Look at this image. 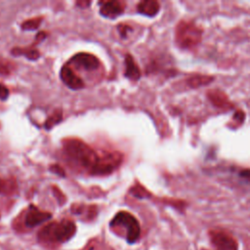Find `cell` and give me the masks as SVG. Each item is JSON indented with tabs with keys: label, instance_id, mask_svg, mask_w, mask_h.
Instances as JSON below:
<instances>
[{
	"label": "cell",
	"instance_id": "e0dca14e",
	"mask_svg": "<svg viewBox=\"0 0 250 250\" xmlns=\"http://www.w3.org/2000/svg\"><path fill=\"white\" fill-rule=\"evenodd\" d=\"M131 192L137 196V197H146V189L143 188V187H134L132 189H131Z\"/></svg>",
	"mask_w": 250,
	"mask_h": 250
},
{
	"label": "cell",
	"instance_id": "2e32d148",
	"mask_svg": "<svg viewBox=\"0 0 250 250\" xmlns=\"http://www.w3.org/2000/svg\"><path fill=\"white\" fill-rule=\"evenodd\" d=\"M13 70V63L7 60H0V75H8Z\"/></svg>",
	"mask_w": 250,
	"mask_h": 250
},
{
	"label": "cell",
	"instance_id": "3957f363",
	"mask_svg": "<svg viewBox=\"0 0 250 250\" xmlns=\"http://www.w3.org/2000/svg\"><path fill=\"white\" fill-rule=\"evenodd\" d=\"M112 229H124V235L128 243H135L141 234V227L139 221L129 212L120 211L110 221L109 224Z\"/></svg>",
	"mask_w": 250,
	"mask_h": 250
},
{
	"label": "cell",
	"instance_id": "6da1fadb",
	"mask_svg": "<svg viewBox=\"0 0 250 250\" xmlns=\"http://www.w3.org/2000/svg\"><path fill=\"white\" fill-rule=\"evenodd\" d=\"M62 151L65 159L74 167L86 170L90 175L96 176L103 151H96L83 141L73 138L62 142Z\"/></svg>",
	"mask_w": 250,
	"mask_h": 250
},
{
	"label": "cell",
	"instance_id": "7402d4cb",
	"mask_svg": "<svg viewBox=\"0 0 250 250\" xmlns=\"http://www.w3.org/2000/svg\"><path fill=\"white\" fill-rule=\"evenodd\" d=\"M76 4H77V5H80L82 8H85L84 6H85V5H86V6L90 5V4H91V2H89V1H83V2H77Z\"/></svg>",
	"mask_w": 250,
	"mask_h": 250
},
{
	"label": "cell",
	"instance_id": "8992f818",
	"mask_svg": "<svg viewBox=\"0 0 250 250\" xmlns=\"http://www.w3.org/2000/svg\"><path fill=\"white\" fill-rule=\"evenodd\" d=\"M52 218V214L46 211L38 209L36 206L30 205L26 210V213L23 218V224L26 228L32 229L41 225L42 223L48 221Z\"/></svg>",
	"mask_w": 250,
	"mask_h": 250
},
{
	"label": "cell",
	"instance_id": "277c9868",
	"mask_svg": "<svg viewBox=\"0 0 250 250\" xmlns=\"http://www.w3.org/2000/svg\"><path fill=\"white\" fill-rule=\"evenodd\" d=\"M201 29L192 22L181 21L176 28V41L182 48L195 46L201 38Z\"/></svg>",
	"mask_w": 250,
	"mask_h": 250
},
{
	"label": "cell",
	"instance_id": "8fae6325",
	"mask_svg": "<svg viewBox=\"0 0 250 250\" xmlns=\"http://www.w3.org/2000/svg\"><path fill=\"white\" fill-rule=\"evenodd\" d=\"M159 3L154 0H145L138 4L137 10L140 14L147 16V17H153L159 12Z\"/></svg>",
	"mask_w": 250,
	"mask_h": 250
},
{
	"label": "cell",
	"instance_id": "7c38bea8",
	"mask_svg": "<svg viewBox=\"0 0 250 250\" xmlns=\"http://www.w3.org/2000/svg\"><path fill=\"white\" fill-rule=\"evenodd\" d=\"M18 191V183L15 178H0V194L13 195Z\"/></svg>",
	"mask_w": 250,
	"mask_h": 250
},
{
	"label": "cell",
	"instance_id": "ac0fdd59",
	"mask_svg": "<svg viewBox=\"0 0 250 250\" xmlns=\"http://www.w3.org/2000/svg\"><path fill=\"white\" fill-rule=\"evenodd\" d=\"M8 97H9V90H8V88L4 84L0 83V100L1 101H5Z\"/></svg>",
	"mask_w": 250,
	"mask_h": 250
},
{
	"label": "cell",
	"instance_id": "44dd1931",
	"mask_svg": "<svg viewBox=\"0 0 250 250\" xmlns=\"http://www.w3.org/2000/svg\"><path fill=\"white\" fill-rule=\"evenodd\" d=\"M240 175L248 180H250V170H244V171H241Z\"/></svg>",
	"mask_w": 250,
	"mask_h": 250
},
{
	"label": "cell",
	"instance_id": "5bb4252c",
	"mask_svg": "<svg viewBox=\"0 0 250 250\" xmlns=\"http://www.w3.org/2000/svg\"><path fill=\"white\" fill-rule=\"evenodd\" d=\"M62 118V110H61V109H57V110H55V111L52 113V115L45 121L44 127H45L46 129H51L54 125H56V124H58L59 122H61Z\"/></svg>",
	"mask_w": 250,
	"mask_h": 250
},
{
	"label": "cell",
	"instance_id": "4fadbf2b",
	"mask_svg": "<svg viewBox=\"0 0 250 250\" xmlns=\"http://www.w3.org/2000/svg\"><path fill=\"white\" fill-rule=\"evenodd\" d=\"M11 53L14 56H24L29 60H37L39 58V52L36 48H33V46L28 47V48H14Z\"/></svg>",
	"mask_w": 250,
	"mask_h": 250
},
{
	"label": "cell",
	"instance_id": "30bf717a",
	"mask_svg": "<svg viewBox=\"0 0 250 250\" xmlns=\"http://www.w3.org/2000/svg\"><path fill=\"white\" fill-rule=\"evenodd\" d=\"M125 76L133 81H137L141 77V70L130 54L125 57Z\"/></svg>",
	"mask_w": 250,
	"mask_h": 250
},
{
	"label": "cell",
	"instance_id": "d6986e66",
	"mask_svg": "<svg viewBox=\"0 0 250 250\" xmlns=\"http://www.w3.org/2000/svg\"><path fill=\"white\" fill-rule=\"evenodd\" d=\"M50 170H51L52 172H54L55 174L59 175V176H62V177H64V176H65V173H64L63 169H62L61 166H59V165H52V166L50 167Z\"/></svg>",
	"mask_w": 250,
	"mask_h": 250
},
{
	"label": "cell",
	"instance_id": "9c48e42d",
	"mask_svg": "<svg viewBox=\"0 0 250 250\" xmlns=\"http://www.w3.org/2000/svg\"><path fill=\"white\" fill-rule=\"evenodd\" d=\"M124 12V4L120 1L102 2L100 13L103 17L114 19Z\"/></svg>",
	"mask_w": 250,
	"mask_h": 250
},
{
	"label": "cell",
	"instance_id": "7a4b0ae2",
	"mask_svg": "<svg viewBox=\"0 0 250 250\" xmlns=\"http://www.w3.org/2000/svg\"><path fill=\"white\" fill-rule=\"evenodd\" d=\"M76 232L75 224L62 219L60 222H52L44 226L38 232V240L48 245H57L68 241Z\"/></svg>",
	"mask_w": 250,
	"mask_h": 250
},
{
	"label": "cell",
	"instance_id": "5b68a950",
	"mask_svg": "<svg viewBox=\"0 0 250 250\" xmlns=\"http://www.w3.org/2000/svg\"><path fill=\"white\" fill-rule=\"evenodd\" d=\"M210 238L216 250H238V244L235 238L228 231L212 229L210 231Z\"/></svg>",
	"mask_w": 250,
	"mask_h": 250
},
{
	"label": "cell",
	"instance_id": "9a60e30c",
	"mask_svg": "<svg viewBox=\"0 0 250 250\" xmlns=\"http://www.w3.org/2000/svg\"><path fill=\"white\" fill-rule=\"evenodd\" d=\"M42 20H43L42 17H37V18H32L27 21H24L21 23V28L25 30H34L39 27Z\"/></svg>",
	"mask_w": 250,
	"mask_h": 250
},
{
	"label": "cell",
	"instance_id": "52a82bcc",
	"mask_svg": "<svg viewBox=\"0 0 250 250\" xmlns=\"http://www.w3.org/2000/svg\"><path fill=\"white\" fill-rule=\"evenodd\" d=\"M68 64H73L76 67L87 69V70H95L99 67L100 61L93 54L78 53L71 58Z\"/></svg>",
	"mask_w": 250,
	"mask_h": 250
},
{
	"label": "cell",
	"instance_id": "ffe728a7",
	"mask_svg": "<svg viewBox=\"0 0 250 250\" xmlns=\"http://www.w3.org/2000/svg\"><path fill=\"white\" fill-rule=\"evenodd\" d=\"M130 26L129 25H126V24H120L118 25V30H119V33L122 37H126V34H127V31L130 30Z\"/></svg>",
	"mask_w": 250,
	"mask_h": 250
},
{
	"label": "cell",
	"instance_id": "ba28073f",
	"mask_svg": "<svg viewBox=\"0 0 250 250\" xmlns=\"http://www.w3.org/2000/svg\"><path fill=\"white\" fill-rule=\"evenodd\" d=\"M60 76L62 81L70 89L79 90L84 87V83L81 77L76 74V72L71 68V66L68 63L64 64L61 68Z\"/></svg>",
	"mask_w": 250,
	"mask_h": 250
}]
</instances>
